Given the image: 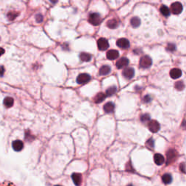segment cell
<instances>
[{
  "label": "cell",
  "mask_w": 186,
  "mask_h": 186,
  "mask_svg": "<svg viewBox=\"0 0 186 186\" xmlns=\"http://www.w3.org/2000/svg\"><path fill=\"white\" fill-rule=\"evenodd\" d=\"M154 162L157 165H161L164 162V158L162 155L160 153H156L154 156Z\"/></svg>",
  "instance_id": "obj_16"
},
{
  "label": "cell",
  "mask_w": 186,
  "mask_h": 186,
  "mask_svg": "<svg viewBox=\"0 0 186 186\" xmlns=\"http://www.w3.org/2000/svg\"><path fill=\"white\" fill-rule=\"evenodd\" d=\"M72 180H73V183L76 185V186H79L82 183V174H79V173H73L71 176Z\"/></svg>",
  "instance_id": "obj_12"
},
{
  "label": "cell",
  "mask_w": 186,
  "mask_h": 186,
  "mask_svg": "<svg viewBox=\"0 0 186 186\" xmlns=\"http://www.w3.org/2000/svg\"><path fill=\"white\" fill-rule=\"evenodd\" d=\"M182 76V71L178 69H173L170 71V76L172 79H176L180 78Z\"/></svg>",
  "instance_id": "obj_15"
},
{
  "label": "cell",
  "mask_w": 186,
  "mask_h": 186,
  "mask_svg": "<svg viewBox=\"0 0 186 186\" xmlns=\"http://www.w3.org/2000/svg\"><path fill=\"white\" fill-rule=\"evenodd\" d=\"M172 12L174 15H179L183 11V5L180 2H176L171 5Z\"/></svg>",
  "instance_id": "obj_5"
},
{
  "label": "cell",
  "mask_w": 186,
  "mask_h": 186,
  "mask_svg": "<svg viewBox=\"0 0 186 186\" xmlns=\"http://www.w3.org/2000/svg\"><path fill=\"white\" fill-rule=\"evenodd\" d=\"M175 49H176V47L174 44H172V43L168 44V45H167V51H170V52H173V51H174Z\"/></svg>",
  "instance_id": "obj_28"
},
{
  "label": "cell",
  "mask_w": 186,
  "mask_h": 186,
  "mask_svg": "<svg viewBox=\"0 0 186 186\" xmlns=\"http://www.w3.org/2000/svg\"><path fill=\"white\" fill-rule=\"evenodd\" d=\"M160 12H161V13L164 16L166 17L169 16L170 14V9H169L167 6H165V5H162V6L160 8Z\"/></svg>",
  "instance_id": "obj_22"
},
{
  "label": "cell",
  "mask_w": 186,
  "mask_h": 186,
  "mask_svg": "<svg viewBox=\"0 0 186 186\" xmlns=\"http://www.w3.org/2000/svg\"><path fill=\"white\" fill-rule=\"evenodd\" d=\"M79 58H80L81 60L83 61V62H89L92 59L91 55H89V53H86V52H82L79 55Z\"/></svg>",
  "instance_id": "obj_20"
},
{
  "label": "cell",
  "mask_w": 186,
  "mask_h": 186,
  "mask_svg": "<svg viewBox=\"0 0 186 186\" xmlns=\"http://www.w3.org/2000/svg\"><path fill=\"white\" fill-rule=\"evenodd\" d=\"M172 180V177L171 176V174H165L163 175L162 181L165 184H170V183H171Z\"/></svg>",
  "instance_id": "obj_24"
},
{
  "label": "cell",
  "mask_w": 186,
  "mask_h": 186,
  "mask_svg": "<svg viewBox=\"0 0 186 186\" xmlns=\"http://www.w3.org/2000/svg\"><path fill=\"white\" fill-rule=\"evenodd\" d=\"M5 73V68L4 66H0V77L2 76Z\"/></svg>",
  "instance_id": "obj_32"
},
{
  "label": "cell",
  "mask_w": 186,
  "mask_h": 186,
  "mask_svg": "<svg viewBox=\"0 0 186 186\" xmlns=\"http://www.w3.org/2000/svg\"><path fill=\"white\" fill-rule=\"evenodd\" d=\"M97 45L98 49L101 51L106 50L109 47L108 42L107 39H105V38H100V39H99L97 42Z\"/></svg>",
  "instance_id": "obj_4"
},
{
  "label": "cell",
  "mask_w": 186,
  "mask_h": 186,
  "mask_svg": "<svg viewBox=\"0 0 186 186\" xmlns=\"http://www.w3.org/2000/svg\"><path fill=\"white\" fill-rule=\"evenodd\" d=\"M119 52L117 50H116V49H110L109 51H108L107 54H106L107 58L108 60H116L119 57Z\"/></svg>",
  "instance_id": "obj_11"
},
{
  "label": "cell",
  "mask_w": 186,
  "mask_h": 186,
  "mask_svg": "<svg viewBox=\"0 0 186 186\" xmlns=\"http://www.w3.org/2000/svg\"><path fill=\"white\" fill-rule=\"evenodd\" d=\"M146 145H147V146H148L149 148H153L154 147V141L153 140V139H149L147 141V143H146Z\"/></svg>",
  "instance_id": "obj_29"
},
{
  "label": "cell",
  "mask_w": 186,
  "mask_h": 186,
  "mask_svg": "<svg viewBox=\"0 0 186 186\" xmlns=\"http://www.w3.org/2000/svg\"><path fill=\"white\" fill-rule=\"evenodd\" d=\"M152 65V60L148 55L142 57L140 60V66L142 69H148Z\"/></svg>",
  "instance_id": "obj_1"
},
{
  "label": "cell",
  "mask_w": 186,
  "mask_h": 186,
  "mask_svg": "<svg viewBox=\"0 0 186 186\" xmlns=\"http://www.w3.org/2000/svg\"><path fill=\"white\" fill-rule=\"evenodd\" d=\"M18 16V12H15V11H12L8 13V18L9 21H14L17 17Z\"/></svg>",
  "instance_id": "obj_26"
},
{
  "label": "cell",
  "mask_w": 186,
  "mask_h": 186,
  "mask_svg": "<svg viewBox=\"0 0 186 186\" xmlns=\"http://www.w3.org/2000/svg\"><path fill=\"white\" fill-rule=\"evenodd\" d=\"M122 74H123L124 77H125L126 79H130L134 76L135 71L134 69H132V68H126V69L123 71Z\"/></svg>",
  "instance_id": "obj_10"
},
{
  "label": "cell",
  "mask_w": 186,
  "mask_h": 186,
  "mask_svg": "<svg viewBox=\"0 0 186 186\" xmlns=\"http://www.w3.org/2000/svg\"><path fill=\"white\" fill-rule=\"evenodd\" d=\"M180 169L182 170V172H183V173L185 172V164L184 163H183V164H181L180 165Z\"/></svg>",
  "instance_id": "obj_34"
},
{
  "label": "cell",
  "mask_w": 186,
  "mask_h": 186,
  "mask_svg": "<svg viewBox=\"0 0 186 186\" xmlns=\"http://www.w3.org/2000/svg\"><path fill=\"white\" fill-rule=\"evenodd\" d=\"M129 186H132V185H129Z\"/></svg>",
  "instance_id": "obj_38"
},
{
  "label": "cell",
  "mask_w": 186,
  "mask_h": 186,
  "mask_svg": "<svg viewBox=\"0 0 186 186\" xmlns=\"http://www.w3.org/2000/svg\"><path fill=\"white\" fill-rule=\"evenodd\" d=\"M106 95L103 94V93H102V92L98 93V94L96 95V96L95 97V98H94L95 103H102V102H103V100L106 99Z\"/></svg>",
  "instance_id": "obj_19"
},
{
  "label": "cell",
  "mask_w": 186,
  "mask_h": 186,
  "mask_svg": "<svg viewBox=\"0 0 186 186\" xmlns=\"http://www.w3.org/2000/svg\"><path fill=\"white\" fill-rule=\"evenodd\" d=\"M114 108H115L114 104H113V103H111V102H108V103H107L106 105H105L104 107H103V109H104V111L106 112V113H109L113 111Z\"/></svg>",
  "instance_id": "obj_18"
},
{
  "label": "cell",
  "mask_w": 186,
  "mask_h": 186,
  "mask_svg": "<svg viewBox=\"0 0 186 186\" xmlns=\"http://www.w3.org/2000/svg\"><path fill=\"white\" fill-rule=\"evenodd\" d=\"M12 148L15 151H21L23 148V143L21 140H15L12 142Z\"/></svg>",
  "instance_id": "obj_13"
},
{
  "label": "cell",
  "mask_w": 186,
  "mask_h": 186,
  "mask_svg": "<svg viewBox=\"0 0 186 186\" xmlns=\"http://www.w3.org/2000/svg\"><path fill=\"white\" fill-rule=\"evenodd\" d=\"M129 63H130L129 59H127V58H122L116 62V66L117 67L118 69H121L128 66Z\"/></svg>",
  "instance_id": "obj_9"
},
{
  "label": "cell",
  "mask_w": 186,
  "mask_h": 186,
  "mask_svg": "<svg viewBox=\"0 0 186 186\" xmlns=\"http://www.w3.org/2000/svg\"><path fill=\"white\" fill-rule=\"evenodd\" d=\"M116 91H117V88H116V86H111V87H109L108 89L106 90V95L107 96L113 95H114L115 93H116Z\"/></svg>",
  "instance_id": "obj_25"
},
{
  "label": "cell",
  "mask_w": 186,
  "mask_h": 186,
  "mask_svg": "<svg viewBox=\"0 0 186 186\" xmlns=\"http://www.w3.org/2000/svg\"><path fill=\"white\" fill-rule=\"evenodd\" d=\"M175 88L179 91H182L185 88V84L182 81H179V82H176L175 83Z\"/></svg>",
  "instance_id": "obj_27"
},
{
  "label": "cell",
  "mask_w": 186,
  "mask_h": 186,
  "mask_svg": "<svg viewBox=\"0 0 186 186\" xmlns=\"http://www.w3.org/2000/svg\"><path fill=\"white\" fill-rule=\"evenodd\" d=\"M150 100H151V98H150V96H149V95L146 96V97H145V98H144V100H145V102H146V103H149V102L150 101Z\"/></svg>",
  "instance_id": "obj_33"
},
{
  "label": "cell",
  "mask_w": 186,
  "mask_h": 186,
  "mask_svg": "<svg viewBox=\"0 0 186 186\" xmlns=\"http://www.w3.org/2000/svg\"><path fill=\"white\" fill-rule=\"evenodd\" d=\"M55 186H61V185H55Z\"/></svg>",
  "instance_id": "obj_37"
},
{
  "label": "cell",
  "mask_w": 186,
  "mask_h": 186,
  "mask_svg": "<svg viewBox=\"0 0 186 186\" xmlns=\"http://www.w3.org/2000/svg\"><path fill=\"white\" fill-rule=\"evenodd\" d=\"M131 25L134 28H137L140 25V19L137 17H134L131 19Z\"/></svg>",
  "instance_id": "obj_23"
},
{
  "label": "cell",
  "mask_w": 186,
  "mask_h": 186,
  "mask_svg": "<svg viewBox=\"0 0 186 186\" xmlns=\"http://www.w3.org/2000/svg\"><path fill=\"white\" fill-rule=\"evenodd\" d=\"M177 153L174 149H170L167 153V164H170L177 159Z\"/></svg>",
  "instance_id": "obj_3"
},
{
  "label": "cell",
  "mask_w": 186,
  "mask_h": 186,
  "mask_svg": "<svg viewBox=\"0 0 186 186\" xmlns=\"http://www.w3.org/2000/svg\"><path fill=\"white\" fill-rule=\"evenodd\" d=\"M14 100L10 97H8L4 100V105L5 107L7 108H10L13 106Z\"/></svg>",
  "instance_id": "obj_21"
},
{
  "label": "cell",
  "mask_w": 186,
  "mask_h": 186,
  "mask_svg": "<svg viewBox=\"0 0 186 186\" xmlns=\"http://www.w3.org/2000/svg\"><path fill=\"white\" fill-rule=\"evenodd\" d=\"M58 0H50V2H52V4H56L58 2Z\"/></svg>",
  "instance_id": "obj_36"
},
{
  "label": "cell",
  "mask_w": 186,
  "mask_h": 186,
  "mask_svg": "<svg viewBox=\"0 0 186 186\" xmlns=\"http://www.w3.org/2000/svg\"><path fill=\"white\" fill-rule=\"evenodd\" d=\"M149 120H150V116L148 114H144L141 116V121L143 122L148 121Z\"/></svg>",
  "instance_id": "obj_30"
},
{
  "label": "cell",
  "mask_w": 186,
  "mask_h": 186,
  "mask_svg": "<svg viewBox=\"0 0 186 186\" xmlns=\"http://www.w3.org/2000/svg\"><path fill=\"white\" fill-rule=\"evenodd\" d=\"M102 21V18L98 13H91L89 16V22L93 25H98Z\"/></svg>",
  "instance_id": "obj_2"
},
{
  "label": "cell",
  "mask_w": 186,
  "mask_h": 186,
  "mask_svg": "<svg viewBox=\"0 0 186 186\" xmlns=\"http://www.w3.org/2000/svg\"><path fill=\"white\" fill-rule=\"evenodd\" d=\"M119 25V21H118L117 19H111L109 20L107 22V26L109 28H111V29H114V28H116Z\"/></svg>",
  "instance_id": "obj_14"
},
{
  "label": "cell",
  "mask_w": 186,
  "mask_h": 186,
  "mask_svg": "<svg viewBox=\"0 0 186 186\" xmlns=\"http://www.w3.org/2000/svg\"><path fill=\"white\" fill-rule=\"evenodd\" d=\"M4 53H5V49H4L3 48L0 47V57L2 56Z\"/></svg>",
  "instance_id": "obj_35"
},
{
  "label": "cell",
  "mask_w": 186,
  "mask_h": 186,
  "mask_svg": "<svg viewBox=\"0 0 186 186\" xmlns=\"http://www.w3.org/2000/svg\"><path fill=\"white\" fill-rule=\"evenodd\" d=\"M36 22L40 23H42V21H43V16H42L41 14H37V15H36Z\"/></svg>",
  "instance_id": "obj_31"
},
{
  "label": "cell",
  "mask_w": 186,
  "mask_h": 186,
  "mask_svg": "<svg viewBox=\"0 0 186 186\" xmlns=\"http://www.w3.org/2000/svg\"><path fill=\"white\" fill-rule=\"evenodd\" d=\"M111 71V69L108 66H103L99 70V74L100 76H106L110 73Z\"/></svg>",
  "instance_id": "obj_17"
},
{
  "label": "cell",
  "mask_w": 186,
  "mask_h": 186,
  "mask_svg": "<svg viewBox=\"0 0 186 186\" xmlns=\"http://www.w3.org/2000/svg\"><path fill=\"white\" fill-rule=\"evenodd\" d=\"M148 128L152 132H157L160 129V124L157 121L151 120L148 123Z\"/></svg>",
  "instance_id": "obj_7"
},
{
  "label": "cell",
  "mask_w": 186,
  "mask_h": 186,
  "mask_svg": "<svg viewBox=\"0 0 186 186\" xmlns=\"http://www.w3.org/2000/svg\"><path fill=\"white\" fill-rule=\"evenodd\" d=\"M116 45L121 49H127L130 47V42L128 39L121 38V39H118L116 42Z\"/></svg>",
  "instance_id": "obj_8"
},
{
  "label": "cell",
  "mask_w": 186,
  "mask_h": 186,
  "mask_svg": "<svg viewBox=\"0 0 186 186\" xmlns=\"http://www.w3.org/2000/svg\"><path fill=\"white\" fill-rule=\"evenodd\" d=\"M90 79L91 77L89 74H87V73H82V74L79 75L77 79H76V82L79 84H86L88 82H89Z\"/></svg>",
  "instance_id": "obj_6"
}]
</instances>
